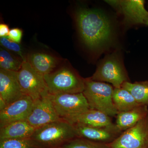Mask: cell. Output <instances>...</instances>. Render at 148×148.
<instances>
[{"mask_svg":"<svg viewBox=\"0 0 148 148\" xmlns=\"http://www.w3.org/2000/svg\"><path fill=\"white\" fill-rule=\"evenodd\" d=\"M76 19L80 35L85 44L92 50L108 45L112 37V28L109 18L98 9L79 8Z\"/></svg>","mask_w":148,"mask_h":148,"instance_id":"1","label":"cell"},{"mask_svg":"<svg viewBox=\"0 0 148 148\" xmlns=\"http://www.w3.org/2000/svg\"><path fill=\"white\" fill-rule=\"evenodd\" d=\"M78 137L74 125L61 119L36 128L29 139L39 148H62Z\"/></svg>","mask_w":148,"mask_h":148,"instance_id":"2","label":"cell"},{"mask_svg":"<svg viewBox=\"0 0 148 148\" xmlns=\"http://www.w3.org/2000/svg\"><path fill=\"white\" fill-rule=\"evenodd\" d=\"M44 78L51 95L81 93L84 90V78L71 66L58 67Z\"/></svg>","mask_w":148,"mask_h":148,"instance_id":"3","label":"cell"},{"mask_svg":"<svg viewBox=\"0 0 148 148\" xmlns=\"http://www.w3.org/2000/svg\"><path fill=\"white\" fill-rule=\"evenodd\" d=\"M114 87L106 83L84 78L83 94L87 100L90 109L97 110L113 117L119 113L113 102Z\"/></svg>","mask_w":148,"mask_h":148,"instance_id":"4","label":"cell"},{"mask_svg":"<svg viewBox=\"0 0 148 148\" xmlns=\"http://www.w3.org/2000/svg\"><path fill=\"white\" fill-rule=\"evenodd\" d=\"M90 78L95 81L110 83L114 88L121 87L124 82H130L120 57L114 53L103 59Z\"/></svg>","mask_w":148,"mask_h":148,"instance_id":"5","label":"cell"},{"mask_svg":"<svg viewBox=\"0 0 148 148\" xmlns=\"http://www.w3.org/2000/svg\"><path fill=\"white\" fill-rule=\"evenodd\" d=\"M49 96L56 113L62 119L68 120L90 109L82 92L51 95Z\"/></svg>","mask_w":148,"mask_h":148,"instance_id":"6","label":"cell"},{"mask_svg":"<svg viewBox=\"0 0 148 148\" xmlns=\"http://www.w3.org/2000/svg\"><path fill=\"white\" fill-rule=\"evenodd\" d=\"M18 73L21 90L34 101L49 94L44 77L38 73L27 61H24Z\"/></svg>","mask_w":148,"mask_h":148,"instance_id":"7","label":"cell"},{"mask_svg":"<svg viewBox=\"0 0 148 148\" xmlns=\"http://www.w3.org/2000/svg\"><path fill=\"white\" fill-rule=\"evenodd\" d=\"M109 145L111 148H148V114Z\"/></svg>","mask_w":148,"mask_h":148,"instance_id":"8","label":"cell"},{"mask_svg":"<svg viewBox=\"0 0 148 148\" xmlns=\"http://www.w3.org/2000/svg\"><path fill=\"white\" fill-rule=\"evenodd\" d=\"M61 119L56 113L48 94L34 101L26 121L36 129Z\"/></svg>","mask_w":148,"mask_h":148,"instance_id":"9","label":"cell"},{"mask_svg":"<svg viewBox=\"0 0 148 148\" xmlns=\"http://www.w3.org/2000/svg\"><path fill=\"white\" fill-rule=\"evenodd\" d=\"M34 103L32 98L24 95L0 111V128L15 122L27 121Z\"/></svg>","mask_w":148,"mask_h":148,"instance_id":"10","label":"cell"},{"mask_svg":"<svg viewBox=\"0 0 148 148\" xmlns=\"http://www.w3.org/2000/svg\"><path fill=\"white\" fill-rule=\"evenodd\" d=\"M79 137L98 143L110 144L119 137L123 132L115 123L107 126H91L73 124Z\"/></svg>","mask_w":148,"mask_h":148,"instance_id":"11","label":"cell"},{"mask_svg":"<svg viewBox=\"0 0 148 148\" xmlns=\"http://www.w3.org/2000/svg\"><path fill=\"white\" fill-rule=\"evenodd\" d=\"M17 72L0 69V100L7 106L24 95Z\"/></svg>","mask_w":148,"mask_h":148,"instance_id":"12","label":"cell"},{"mask_svg":"<svg viewBox=\"0 0 148 148\" xmlns=\"http://www.w3.org/2000/svg\"><path fill=\"white\" fill-rule=\"evenodd\" d=\"M27 61L36 71L44 77L58 68L61 59L48 53L35 52L27 54Z\"/></svg>","mask_w":148,"mask_h":148,"instance_id":"13","label":"cell"},{"mask_svg":"<svg viewBox=\"0 0 148 148\" xmlns=\"http://www.w3.org/2000/svg\"><path fill=\"white\" fill-rule=\"evenodd\" d=\"M66 121L73 124L98 127L110 126L114 124L111 117L100 111L90 108Z\"/></svg>","mask_w":148,"mask_h":148,"instance_id":"14","label":"cell"},{"mask_svg":"<svg viewBox=\"0 0 148 148\" xmlns=\"http://www.w3.org/2000/svg\"><path fill=\"white\" fill-rule=\"evenodd\" d=\"M35 130L26 121L12 123L0 128V141L29 139Z\"/></svg>","mask_w":148,"mask_h":148,"instance_id":"15","label":"cell"},{"mask_svg":"<svg viewBox=\"0 0 148 148\" xmlns=\"http://www.w3.org/2000/svg\"><path fill=\"white\" fill-rule=\"evenodd\" d=\"M148 114V107L140 105L129 110L119 113L115 124L123 132L134 126Z\"/></svg>","mask_w":148,"mask_h":148,"instance_id":"16","label":"cell"},{"mask_svg":"<svg viewBox=\"0 0 148 148\" xmlns=\"http://www.w3.org/2000/svg\"><path fill=\"white\" fill-rule=\"evenodd\" d=\"M113 102L119 113L129 110L140 105L129 91L122 87L114 88Z\"/></svg>","mask_w":148,"mask_h":148,"instance_id":"17","label":"cell"},{"mask_svg":"<svg viewBox=\"0 0 148 148\" xmlns=\"http://www.w3.org/2000/svg\"><path fill=\"white\" fill-rule=\"evenodd\" d=\"M121 87L129 91L139 105L148 107V81L125 82Z\"/></svg>","mask_w":148,"mask_h":148,"instance_id":"18","label":"cell"},{"mask_svg":"<svg viewBox=\"0 0 148 148\" xmlns=\"http://www.w3.org/2000/svg\"><path fill=\"white\" fill-rule=\"evenodd\" d=\"M24 62L18 56L4 48L0 49V69L18 72Z\"/></svg>","mask_w":148,"mask_h":148,"instance_id":"19","label":"cell"},{"mask_svg":"<svg viewBox=\"0 0 148 148\" xmlns=\"http://www.w3.org/2000/svg\"><path fill=\"white\" fill-rule=\"evenodd\" d=\"M62 148H111L109 144L98 143L80 137L75 138Z\"/></svg>","mask_w":148,"mask_h":148,"instance_id":"20","label":"cell"},{"mask_svg":"<svg viewBox=\"0 0 148 148\" xmlns=\"http://www.w3.org/2000/svg\"><path fill=\"white\" fill-rule=\"evenodd\" d=\"M0 44L2 47L15 53L21 57L24 61H27V54H26L20 44L12 41L8 36L0 37Z\"/></svg>","mask_w":148,"mask_h":148,"instance_id":"21","label":"cell"},{"mask_svg":"<svg viewBox=\"0 0 148 148\" xmlns=\"http://www.w3.org/2000/svg\"><path fill=\"white\" fill-rule=\"evenodd\" d=\"M0 148H39L29 139L0 141Z\"/></svg>","mask_w":148,"mask_h":148,"instance_id":"22","label":"cell"},{"mask_svg":"<svg viewBox=\"0 0 148 148\" xmlns=\"http://www.w3.org/2000/svg\"><path fill=\"white\" fill-rule=\"evenodd\" d=\"M133 24H143L148 26V12L145 8L138 11L132 18Z\"/></svg>","mask_w":148,"mask_h":148,"instance_id":"23","label":"cell"},{"mask_svg":"<svg viewBox=\"0 0 148 148\" xmlns=\"http://www.w3.org/2000/svg\"><path fill=\"white\" fill-rule=\"evenodd\" d=\"M23 36L22 30L18 28H14L11 29L8 36V38L12 41L17 43H21Z\"/></svg>","mask_w":148,"mask_h":148,"instance_id":"24","label":"cell"},{"mask_svg":"<svg viewBox=\"0 0 148 148\" xmlns=\"http://www.w3.org/2000/svg\"><path fill=\"white\" fill-rule=\"evenodd\" d=\"M10 31V30L7 24L3 23L0 24V37L8 36Z\"/></svg>","mask_w":148,"mask_h":148,"instance_id":"25","label":"cell"},{"mask_svg":"<svg viewBox=\"0 0 148 148\" xmlns=\"http://www.w3.org/2000/svg\"></svg>","mask_w":148,"mask_h":148,"instance_id":"26","label":"cell"}]
</instances>
